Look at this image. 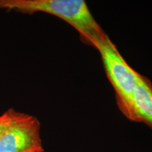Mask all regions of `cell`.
<instances>
[{
	"mask_svg": "<svg viewBox=\"0 0 152 152\" xmlns=\"http://www.w3.org/2000/svg\"><path fill=\"white\" fill-rule=\"evenodd\" d=\"M0 9L30 15L43 12L58 17L75 28L81 40L91 47L105 33L84 0H0Z\"/></svg>",
	"mask_w": 152,
	"mask_h": 152,
	"instance_id": "obj_1",
	"label": "cell"
},
{
	"mask_svg": "<svg viewBox=\"0 0 152 152\" xmlns=\"http://www.w3.org/2000/svg\"><path fill=\"white\" fill-rule=\"evenodd\" d=\"M92 47L102 57L106 75L115 91L119 110L128 120L137 122L134 92L140 74L128 65L106 33L93 42Z\"/></svg>",
	"mask_w": 152,
	"mask_h": 152,
	"instance_id": "obj_2",
	"label": "cell"
},
{
	"mask_svg": "<svg viewBox=\"0 0 152 152\" xmlns=\"http://www.w3.org/2000/svg\"><path fill=\"white\" fill-rule=\"evenodd\" d=\"M40 129L37 117L23 113L0 136V152H44Z\"/></svg>",
	"mask_w": 152,
	"mask_h": 152,
	"instance_id": "obj_3",
	"label": "cell"
},
{
	"mask_svg": "<svg viewBox=\"0 0 152 152\" xmlns=\"http://www.w3.org/2000/svg\"><path fill=\"white\" fill-rule=\"evenodd\" d=\"M134 103L137 122H143L152 129V85L140 75L134 92Z\"/></svg>",
	"mask_w": 152,
	"mask_h": 152,
	"instance_id": "obj_4",
	"label": "cell"
},
{
	"mask_svg": "<svg viewBox=\"0 0 152 152\" xmlns=\"http://www.w3.org/2000/svg\"><path fill=\"white\" fill-rule=\"evenodd\" d=\"M23 113L17 111L14 109H9L0 115V136L6 129L16 120L19 118Z\"/></svg>",
	"mask_w": 152,
	"mask_h": 152,
	"instance_id": "obj_5",
	"label": "cell"
}]
</instances>
